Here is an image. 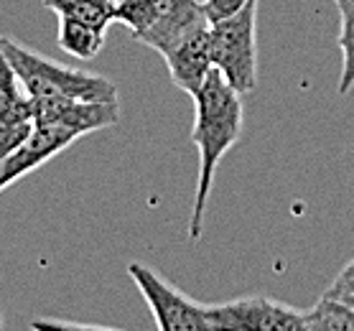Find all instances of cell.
Here are the masks:
<instances>
[{
	"label": "cell",
	"instance_id": "277c9868",
	"mask_svg": "<svg viewBox=\"0 0 354 331\" xmlns=\"http://www.w3.org/2000/svg\"><path fill=\"white\" fill-rule=\"evenodd\" d=\"M128 275L136 281L138 291L145 299L156 326L161 331H209L207 306L192 301L176 285H171L158 270L143 263H130Z\"/></svg>",
	"mask_w": 354,
	"mask_h": 331
},
{
	"label": "cell",
	"instance_id": "9c48e42d",
	"mask_svg": "<svg viewBox=\"0 0 354 331\" xmlns=\"http://www.w3.org/2000/svg\"><path fill=\"white\" fill-rule=\"evenodd\" d=\"M105 36H107V31L97 28V26L84 23V21L59 18L57 41H59V46L74 59H82V62L95 59L97 54L102 51V46H105Z\"/></svg>",
	"mask_w": 354,
	"mask_h": 331
},
{
	"label": "cell",
	"instance_id": "5b68a950",
	"mask_svg": "<svg viewBox=\"0 0 354 331\" xmlns=\"http://www.w3.org/2000/svg\"><path fill=\"white\" fill-rule=\"evenodd\" d=\"M209 331H304V311L266 296L207 306Z\"/></svg>",
	"mask_w": 354,
	"mask_h": 331
},
{
	"label": "cell",
	"instance_id": "e0dca14e",
	"mask_svg": "<svg viewBox=\"0 0 354 331\" xmlns=\"http://www.w3.org/2000/svg\"><path fill=\"white\" fill-rule=\"evenodd\" d=\"M326 293H331V296H337V299H342L344 303L354 306V291H326Z\"/></svg>",
	"mask_w": 354,
	"mask_h": 331
},
{
	"label": "cell",
	"instance_id": "8992f818",
	"mask_svg": "<svg viewBox=\"0 0 354 331\" xmlns=\"http://www.w3.org/2000/svg\"><path fill=\"white\" fill-rule=\"evenodd\" d=\"M120 107L118 102H84V100L41 97L33 100V122H48L77 130L82 138L97 130L118 125Z\"/></svg>",
	"mask_w": 354,
	"mask_h": 331
},
{
	"label": "cell",
	"instance_id": "9a60e30c",
	"mask_svg": "<svg viewBox=\"0 0 354 331\" xmlns=\"http://www.w3.org/2000/svg\"><path fill=\"white\" fill-rule=\"evenodd\" d=\"M329 291H354V278H349V281H334Z\"/></svg>",
	"mask_w": 354,
	"mask_h": 331
},
{
	"label": "cell",
	"instance_id": "ba28073f",
	"mask_svg": "<svg viewBox=\"0 0 354 331\" xmlns=\"http://www.w3.org/2000/svg\"><path fill=\"white\" fill-rule=\"evenodd\" d=\"M0 120H33V97L0 44Z\"/></svg>",
	"mask_w": 354,
	"mask_h": 331
},
{
	"label": "cell",
	"instance_id": "2e32d148",
	"mask_svg": "<svg viewBox=\"0 0 354 331\" xmlns=\"http://www.w3.org/2000/svg\"><path fill=\"white\" fill-rule=\"evenodd\" d=\"M349 278H354V258L349 260V263L342 267V273L337 275V281H349Z\"/></svg>",
	"mask_w": 354,
	"mask_h": 331
},
{
	"label": "cell",
	"instance_id": "5bb4252c",
	"mask_svg": "<svg viewBox=\"0 0 354 331\" xmlns=\"http://www.w3.org/2000/svg\"><path fill=\"white\" fill-rule=\"evenodd\" d=\"M250 0H204V13L209 18V23L214 21H222V18H230L234 13H240L245 6H248Z\"/></svg>",
	"mask_w": 354,
	"mask_h": 331
},
{
	"label": "cell",
	"instance_id": "4fadbf2b",
	"mask_svg": "<svg viewBox=\"0 0 354 331\" xmlns=\"http://www.w3.org/2000/svg\"><path fill=\"white\" fill-rule=\"evenodd\" d=\"M33 133V120H0V163L10 158Z\"/></svg>",
	"mask_w": 354,
	"mask_h": 331
},
{
	"label": "cell",
	"instance_id": "7c38bea8",
	"mask_svg": "<svg viewBox=\"0 0 354 331\" xmlns=\"http://www.w3.org/2000/svg\"><path fill=\"white\" fill-rule=\"evenodd\" d=\"M342 18L339 28V49H342V77L339 92L346 95L354 87V0H334Z\"/></svg>",
	"mask_w": 354,
	"mask_h": 331
},
{
	"label": "cell",
	"instance_id": "7a4b0ae2",
	"mask_svg": "<svg viewBox=\"0 0 354 331\" xmlns=\"http://www.w3.org/2000/svg\"><path fill=\"white\" fill-rule=\"evenodd\" d=\"M3 51L13 69L24 82L26 92L33 100L41 97H64V100H84V102H118V87L113 79L102 74L74 69L46 59L44 54L21 46L18 41L0 36Z\"/></svg>",
	"mask_w": 354,
	"mask_h": 331
},
{
	"label": "cell",
	"instance_id": "3957f363",
	"mask_svg": "<svg viewBox=\"0 0 354 331\" xmlns=\"http://www.w3.org/2000/svg\"><path fill=\"white\" fill-rule=\"evenodd\" d=\"M209 49L214 69L234 92L248 95L258 87V0L209 23Z\"/></svg>",
	"mask_w": 354,
	"mask_h": 331
},
{
	"label": "cell",
	"instance_id": "6da1fadb",
	"mask_svg": "<svg viewBox=\"0 0 354 331\" xmlns=\"http://www.w3.org/2000/svg\"><path fill=\"white\" fill-rule=\"evenodd\" d=\"M194 100V128L192 143L199 148V178H196V196H194L192 222H189V237L199 240L207 217V204H209L214 173L225 153L240 140L242 135V95L234 92L227 79L217 69H212L209 77L204 79Z\"/></svg>",
	"mask_w": 354,
	"mask_h": 331
},
{
	"label": "cell",
	"instance_id": "ac0fdd59",
	"mask_svg": "<svg viewBox=\"0 0 354 331\" xmlns=\"http://www.w3.org/2000/svg\"><path fill=\"white\" fill-rule=\"evenodd\" d=\"M0 329H3V314H0Z\"/></svg>",
	"mask_w": 354,
	"mask_h": 331
},
{
	"label": "cell",
	"instance_id": "8fae6325",
	"mask_svg": "<svg viewBox=\"0 0 354 331\" xmlns=\"http://www.w3.org/2000/svg\"><path fill=\"white\" fill-rule=\"evenodd\" d=\"M41 6L54 10L59 18H74L107 31L115 23V0H41Z\"/></svg>",
	"mask_w": 354,
	"mask_h": 331
},
{
	"label": "cell",
	"instance_id": "30bf717a",
	"mask_svg": "<svg viewBox=\"0 0 354 331\" xmlns=\"http://www.w3.org/2000/svg\"><path fill=\"white\" fill-rule=\"evenodd\" d=\"M304 331H354V306L324 293L314 308L304 311Z\"/></svg>",
	"mask_w": 354,
	"mask_h": 331
},
{
	"label": "cell",
	"instance_id": "d6986e66",
	"mask_svg": "<svg viewBox=\"0 0 354 331\" xmlns=\"http://www.w3.org/2000/svg\"><path fill=\"white\" fill-rule=\"evenodd\" d=\"M118 3H122V0H115V6H118Z\"/></svg>",
	"mask_w": 354,
	"mask_h": 331
},
{
	"label": "cell",
	"instance_id": "52a82bcc",
	"mask_svg": "<svg viewBox=\"0 0 354 331\" xmlns=\"http://www.w3.org/2000/svg\"><path fill=\"white\" fill-rule=\"evenodd\" d=\"M161 57L166 59V66H169L174 84L178 89H184L186 95L192 97L214 69L209 49V23L186 33L184 39H178L174 46H169Z\"/></svg>",
	"mask_w": 354,
	"mask_h": 331
}]
</instances>
